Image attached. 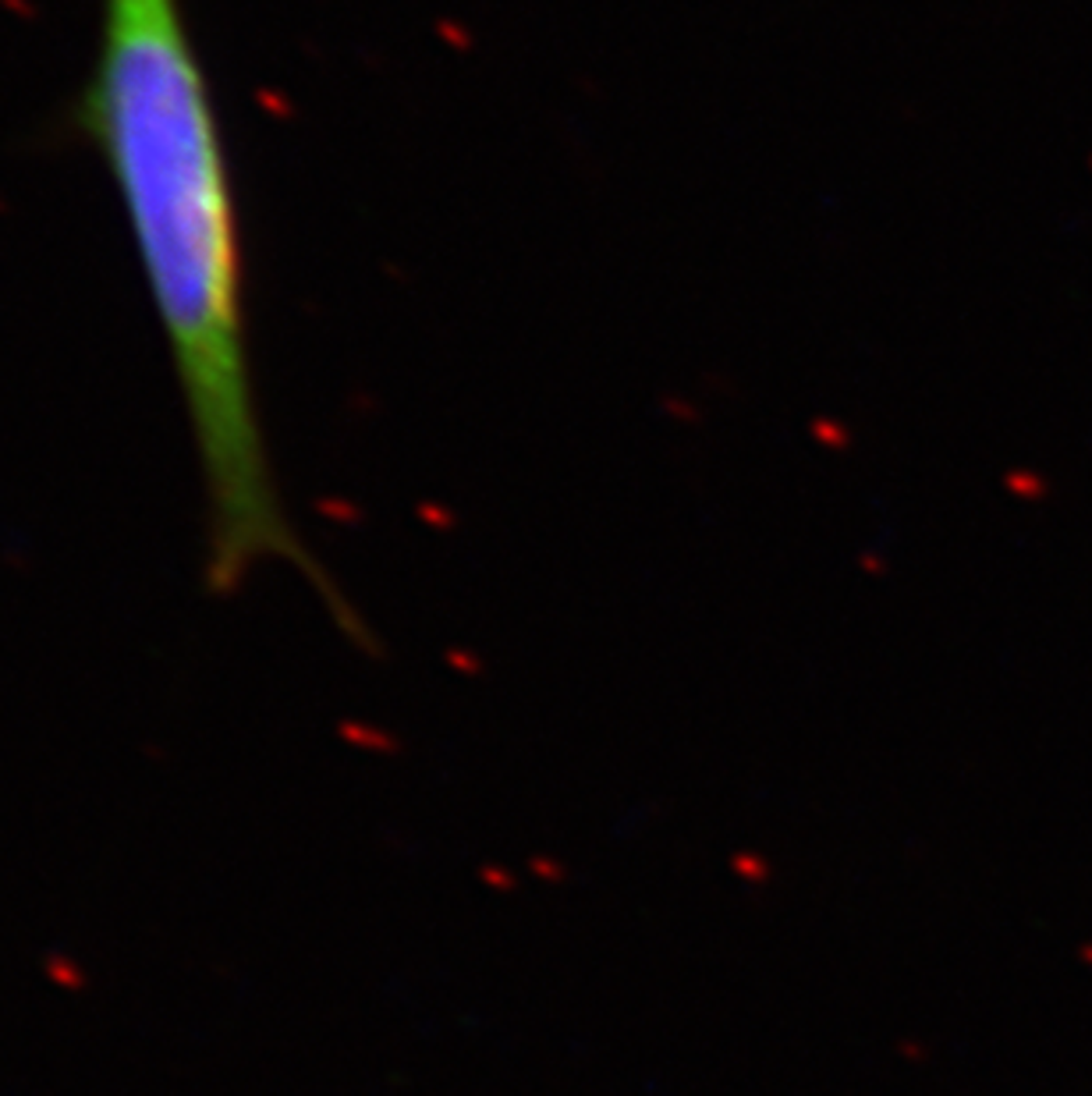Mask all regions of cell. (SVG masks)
I'll return each mask as SVG.
<instances>
[{"mask_svg": "<svg viewBox=\"0 0 1092 1096\" xmlns=\"http://www.w3.org/2000/svg\"><path fill=\"white\" fill-rule=\"evenodd\" d=\"M75 128L114 185L167 348L199 472L206 590L234 596L263 565L299 568L355 632L291 522L266 444L238 189L185 0H100Z\"/></svg>", "mask_w": 1092, "mask_h": 1096, "instance_id": "6da1fadb", "label": "cell"}]
</instances>
